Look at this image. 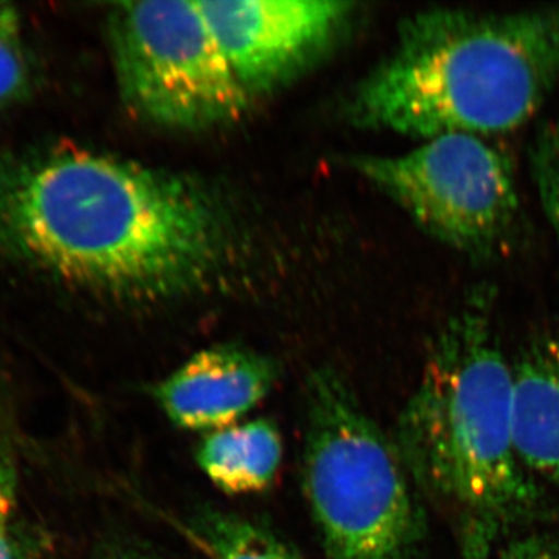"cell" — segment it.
<instances>
[{
  "label": "cell",
  "mask_w": 559,
  "mask_h": 559,
  "mask_svg": "<svg viewBox=\"0 0 559 559\" xmlns=\"http://www.w3.org/2000/svg\"><path fill=\"white\" fill-rule=\"evenodd\" d=\"M274 360L248 348L219 345L202 349L151 388V396L173 425L218 430L237 425L278 380Z\"/></svg>",
  "instance_id": "8"
},
{
  "label": "cell",
  "mask_w": 559,
  "mask_h": 559,
  "mask_svg": "<svg viewBox=\"0 0 559 559\" xmlns=\"http://www.w3.org/2000/svg\"><path fill=\"white\" fill-rule=\"evenodd\" d=\"M530 170L559 252V119L536 131L530 146Z\"/></svg>",
  "instance_id": "13"
},
{
  "label": "cell",
  "mask_w": 559,
  "mask_h": 559,
  "mask_svg": "<svg viewBox=\"0 0 559 559\" xmlns=\"http://www.w3.org/2000/svg\"><path fill=\"white\" fill-rule=\"evenodd\" d=\"M559 84V5L437 7L401 24L353 94V123L419 139L488 135L532 119Z\"/></svg>",
  "instance_id": "3"
},
{
  "label": "cell",
  "mask_w": 559,
  "mask_h": 559,
  "mask_svg": "<svg viewBox=\"0 0 559 559\" xmlns=\"http://www.w3.org/2000/svg\"><path fill=\"white\" fill-rule=\"evenodd\" d=\"M492 559H559V536L550 533L518 536Z\"/></svg>",
  "instance_id": "15"
},
{
  "label": "cell",
  "mask_w": 559,
  "mask_h": 559,
  "mask_svg": "<svg viewBox=\"0 0 559 559\" xmlns=\"http://www.w3.org/2000/svg\"><path fill=\"white\" fill-rule=\"evenodd\" d=\"M31 76L20 14L9 5H0V109L24 97Z\"/></svg>",
  "instance_id": "14"
},
{
  "label": "cell",
  "mask_w": 559,
  "mask_h": 559,
  "mask_svg": "<svg viewBox=\"0 0 559 559\" xmlns=\"http://www.w3.org/2000/svg\"><path fill=\"white\" fill-rule=\"evenodd\" d=\"M514 440L525 468L559 487V337L540 334L513 362Z\"/></svg>",
  "instance_id": "9"
},
{
  "label": "cell",
  "mask_w": 559,
  "mask_h": 559,
  "mask_svg": "<svg viewBox=\"0 0 559 559\" xmlns=\"http://www.w3.org/2000/svg\"><path fill=\"white\" fill-rule=\"evenodd\" d=\"M20 489L16 426L13 401L5 385L0 388V551L14 539V514Z\"/></svg>",
  "instance_id": "12"
},
{
  "label": "cell",
  "mask_w": 559,
  "mask_h": 559,
  "mask_svg": "<svg viewBox=\"0 0 559 559\" xmlns=\"http://www.w3.org/2000/svg\"><path fill=\"white\" fill-rule=\"evenodd\" d=\"M190 533L210 559H300L270 527L229 511H198Z\"/></svg>",
  "instance_id": "11"
},
{
  "label": "cell",
  "mask_w": 559,
  "mask_h": 559,
  "mask_svg": "<svg viewBox=\"0 0 559 559\" xmlns=\"http://www.w3.org/2000/svg\"><path fill=\"white\" fill-rule=\"evenodd\" d=\"M21 544L17 540L16 536L11 540L9 546L5 547L2 551H0V559H21Z\"/></svg>",
  "instance_id": "17"
},
{
  "label": "cell",
  "mask_w": 559,
  "mask_h": 559,
  "mask_svg": "<svg viewBox=\"0 0 559 559\" xmlns=\"http://www.w3.org/2000/svg\"><path fill=\"white\" fill-rule=\"evenodd\" d=\"M356 167L426 234L466 259L498 261L520 238L513 165L479 135H440L399 156L360 157Z\"/></svg>",
  "instance_id": "6"
},
{
  "label": "cell",
  "mask_w": 559,
  "mask_h": 559,
  "mask_svg": "<svg viewBox=\"0 0 559 559\" xmlns=\"http://www.w3.org/2000/svg\"><path fill=\"white\" fill-rule=\"evenodd\" d=\"M0 249L76 288L157 304L212 286L235 242L194 180L60 145L0 159Z\"/></svg>",
  "instance_id": "1"
},
{
  "label": "cell",
  "mask_w": 559,
  "mask_h": 559,
  "mask_svg": "<svg viewBox=\"0 0 559 559\" xmlns=\"http://www.w3.org/2000/svg\"><path fill=\"white\" fill-rule=\"evenodd\" d=\"M282 457L280 430L264 418L213 430L197 450L202 473L227 495H252L270 488Z\"/></svg>",
  "instance_id": "10"
},
{
  "label": "cell",
  "mask_w": 559,
  "mask_h": 559,
  "mask_svg": "<svg viewBox=\"0 0 559 559\" xmlns=\"http://www.w3.org/2000/svg\"><path fill=\"white\" fill-rule=\"evenodd\" d=\"M301 484L329 559H415L426 521L393 440L340 374L307 384Z\"/></svg>",
  "instance_id": "4"
},
{
  "label": "cell",
  "mask_w": 559,
  "mask_h": 559,
  "mask_svg": "<svg viewBox=\"0 0 559 559\" xmlns=\"http://www.w3.org/2000/svg\"><path fill=\"white\" fill-rule=\"evenodd\" d=\"M221 51L250 100L288 86L325 57L353 16L329 0H201Z\"/></svg>",
  "instance_id": "7"
},
{
  "label": "cell",
  "mask_w": 559,
  "mask_h": 559,
  "mask_svg": "<svg viewBox=\"0 0 559 559\" xmlns=\"http://www.w3.org/2000/svg\"><path fill=\"white\" fill-rule=\"evenodd\" d=\"M496 286L466 290L441 326L393 440L412 484L450 525L460 559H492L543 510L514 440L513 362Z\"/></svg>",
  "instance_id": "2"
},
{
  "label": "cell",
  "mask_w": 559,
  "mask_h": 559,
  "mask_svg": "<svg viewBox=\"0 0 559 559\" xmlns=\"http://www.w3.org/2000/svg\"><path fill=\"white\" fill-rule=\"evenodd\" d=\"M90 559H171L138 539H110L95 549Z\"/></svg>",
  "instance_id": "16"
},
{
  "label": "cell",
  "mask_w": 559,
  "mask_h": 559,
  "mask_svg": "<svg viewBox=\"0 0 559 559\" xmlns=\"http://www.w3.org/2000/svg\"><path fill=\"white\" fill-rule=\"evenodd\" d=\"M121 100L138 119L176 131L240 121L250 98L221 51L200 3L124 2L109 14Z\"/></svg>",
  "instance_id": "5"
}]
</instances>
